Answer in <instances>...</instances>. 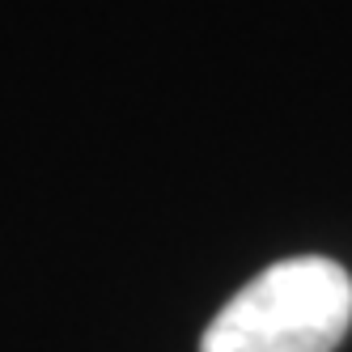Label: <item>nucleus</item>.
Segmentation results:
<instances>
[{
  "label": "nucleus",
  "mask_w": 352,
  "mask_h": 352,
  "mask_svg": "<svg viewBox=\"0 0 352 352\" xmlns=\"http://www.w3.org/2000/svg\"><path fill=\"white\" fill-rule=\"evenodd\" d=\"M348 327V267L327 255H293L225 301L199 336V352H336Z\"/></svg>",
  "instance_id": "nucleus-1"
}]
</instances>
